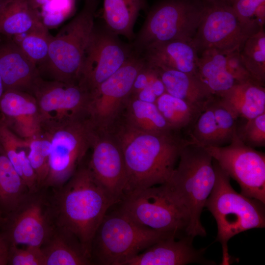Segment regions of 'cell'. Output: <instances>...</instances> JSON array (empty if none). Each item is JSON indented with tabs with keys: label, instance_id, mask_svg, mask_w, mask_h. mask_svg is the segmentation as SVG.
<instances>
[{
	"label": "cell",
	"instance_id": "obj_37",
	"mask_svg": "<svg viewBox=\"0 0 265 265\" xmlns=\"http://www.w3.org/2000/svg\"><path fill=\"white\" fill-rule=\"evenodd\" d=\"M28 146L21 147L18 151L17 172L24 181L29 192H35L41 188L38 185L36 174L28 158Z\"/></svg>",
	"mask_w": 265,
	"mask_h": 265
},
{
	"label": "cell",
	"instance_id": "obj_31",
	"mask_svg": "<svg viewBox=\"0 0 265 265\" xmlns=\"http://www.w3.org/2000/svg\"><path fill=\"white\" fill-rule=\"evenodd\" d=\"M24 35L12 40L32 62L40 66L47 59L52 35L44 24Z\"/></svg>",
	"mask_w": 265,
	"mask_h": 265
},
{
	"label": "cell",
	"instance_id": "obj_13",
	"mask_svg": "<svg viewBox=\"0 0 265 265\" xmlns=\"http://www.w3.org/2000/svg\"><path fill=\"white\" fill-rule=\"evenodd\" d=\"M131 44L105 25L95 24L86 48L79 84L90 92L117 71L133 53Z\"/></svg>",
	"mask_w": 265,
	"mask_h": 265
},
{
	"label": "cell",
	"instance_id": "obj_18",
	"mask_svg": "<svg viewBox=\"0 0 265 265\" xmlns=\"http://www.w3.org/2000/svg\"><path fill=\"white\" fill-rule=\"evenodd\" d=\"M0 116L9 129L23 139L29 140L42 131L36 100L27 92L5 90L0 100Z\"/></svg>",
	"mask_w": 265,
	"mask_h": 265
},
{
	"label": "cell",
	"instance_id": "obj_28",
	"mask_svg": "<svg viewBox=\"0 0 265 265\" xmlns=\"http://www.w3.org/2000/svg\"><path fill=\"white\" fill-rule=\"evenodd\" d=\"M24 181L0 145V208L6 216L28 194Z\"/></svg>",
	"mask_w": 265,
	"mask_h": 265
},
{
	"label": "cell",
	"instance_id": "obj_24",
	"mask_svg": "<svg viewBox=\"0 0 265 265\" xmlns=\"http://www.w3.org/2000/svg\"><path fill=\"white\" fill-rule=\"evenodd\" d=\"M43 25L35 0H6L0 8V35H21Z\"/></svg>",
	"mask_w": 265,
	"mask_h": 265
},
{
	"label": "cell",
	"instance_id": "obj_7",
	"mask_svg": "<svg viewBox=\"0 0 265 265\" xmlns=\"http://www.w3.org/2000/svg\"><path fill=\"white\" fill-rule=\"evenodd\" d=\"M203 0H161L148 11L131 45L139 54L156 43L182 40L192 41L202 17Z\"/></svg>",
	"mask_w": 265,
	"mask_h": 265
},
{
	"label": "cell",
	"instance_id": "obj_5",
	"mask_svg": "<svg viewBox=\"0 0 265 265\" xmlns=\"http://www.w3.org/2000/svg\"><path fill=\"white\" fill-rule=\"evenodd\" d=\"M172 235H183L144 226L118 209L106 213L96 232L91 247L92 264L125 265L152 245Z\"/></svg>",
	"mask_w": 265,
	"mask_h": 265
},
{
	"label": "cell",
	"instance_id": "obj_36",
	"mask_svg": "<svg viewBox=\"0 0 265 265\" xmlns=\"http://www.w3.org/2000/svg\"><path fill=\"white\" fill-rule=\"evenodd\" d=\"M9 265H44V256L40 247L26 246L25 248L10 245Z\"/></svg>",
	"mask_w": 265,
	"mask_h": 265
},
{
	"label": "cell",
	"instance_id": "obj_41",
	"mask_svg": "<svg viewBox=\"0 0 265 265\" xmlns=\"http://www.w3.org/2000/svg\"><path fill=\"white\" fill-rule=\"evenodd\" d=\"M9 244L0 231V265H7Z\"/></svg>",
	"mask_w": 265,
	"mask_h": 265
},
{
	"label": "cell",
	"instance_id": "obj_45",
	"mask_svg": "<svg viewBox=\"0 0 265 265\" xmlns=\"http://www.w3.org/2000/svg\"><path fill=\"white\" fill-rule=\"evenodd\" d=\"M6 0H0V8Z\"/></svg>",
	"mask_w": 265,
	"mask_h": 265
},
{
	"label": "cell",
	"instance_id": "obj_14",
	"mask_svg": "<svg viewBox=\"0 0 265 265\" xmlns=\"http://www.w3.org/2000/svg\"><path fill=\"white\" fill-rule=\"evenodd\" d=\"M144 64L142 57L134 51L117 71L90 92L88 112L96 128L107 130L119 118Z\"/></svg>",
	"mask_w": 265,
	"mask_h": 265
},
{
	"label": "cell",
	"instance_id": "obj_44",
	"mask_svg": "<svg viewBox=\"0 0 265 265\" xmlns=\"http://www.w3.org/2000/svg\"><path fill=\"white\" fill-rule=\"evenodd\" d=\"M206 0V1H221L223 2H227L230 4V1L231 0Z\"/></svg>",
	"mask_w": 265,
	"mask_h": 265
},
{
	"label": "cell",
	"instance_id": "obj_16",
	"mask_svg": "<svg viewBox=\"0 0 265 265\" xmlns=\"http://www.w3.org/2000/svg\"><path fill=\"white\" fill-rule=\"evenodd\" d=\"M91 157L87 165L97 181L119 203L127 184L125 163L120 147L108 130L95 127Z\"/></svg>",
	"mask_w": 265,
	"mask_h": 265
},
{
	"label": "cell",
	"instance_id": "obj_4",
	"mask_svg": "<svg viewBox=\"0 0 265 265\" xmlns=\"http://www.w3.org/2000/svg\"><path fill=\"white\" fill-rule=\"evenodd\" d=\"M215 181L205 205L215 219L216 240L222 249L221 265L231 263L228 242L235 236L245 231L265 227V204L238 193L230 184V177L213 159Z\"/></svg>",
	"mask_w": 265,
	"mask_h": 265
},
{
	"label": "cell",
	"instance_id": "obj_40",
	"mask_svg": "<svg viewBox=\"0 0 265 265\" xmlns=\"http://www.w3.org/2000/svg\"><path fill=\"white\" fill-rule=\"evenodd\" d=\"M263 2L265 0H231L230 5L241 19L257 23L254 20L255 14L258 6Z\"/></svg>",
	"mask_w": 265,
	"mask_h": 265
},
{
	"label": "cell",
	"instance_id": "obj_27",
	"mask_svg": "<svg viewBox=\"0 0 265 265\" xmlns=\"http://www.w3.org/2000/svg\"><path fill=\"white\" fill-rule=\"evenodd\" d=\"M119 117L130 126L143 132L159 133L173 131L155 103L143 101L131 95Z\"/></svg>",
	"mask_w": 265,
	"mask_h": 265
},
{
	"label": "cell",
	"instance_id": "obj_35",
	"mask_svg": "<svg viewBox=\"0 0 265 265\" xmlns=\"http://www.w3.org/2000/svg\"><path fill=\"white\" fill-rule=\"evenodd\" d=\"M211 105L219 130L222 146L228 145L236 131L237 119L218 97L215 96Z\"/></svg>",
	"mask_w": 265,
	"mask_h": 265
},
{
	"label": "cell",
	"instance_id": "obj_1",
	"mask_svg": "<svg viewBox=\"0 0 265 265\" xmlns=\"http://www.w3.org/2000/svg\"><path fill=\"white\" fill-rule=\"evenodd\" d=\"M107 130L123 154L127 174L124 194L166 183L188 141L174 131L153 133L137 130L120 117Z\"/></svg>",
	"mask_w": 265,
	"mask_h": 265
},
{
	"label": "cell",
	"instance_id": "obj_29",
	"mask_svg": "<svg viewBox=\"0 0 265 265\" xmlns=\"http://www.w3.org/2000/svg\"><path fill=\"white\" fill-rule=\"evenodd\" d=\"M155 104L171 128L179 132L192 127L204 109L165 92Z\"/></svg>",
	"mask_w": 265,
	"mask_h": 265
},
{
	"label": "cell",
	"instance_id": "obj_19",
	"mask_svg": "<svg viewBox=\"0 0 265 265\" xmlns=\"http://www.w3.org/2000/svg\"><path fill=\"white\" fill-rule=\"evenodd\" d=\"M0 75L5 91L16 90L31 94L41 78L38 67L10 38L0 42Z\"/></svg>",
	"mask_w": 265,
	"mask_h": 265
},
{
	"label": "cell",
	"instance_id": "obj_12",
	"mask_svg": "<svg viewBox=\"0 0 265 265\" xmlns=\"http://www.w3.org/2000/svg\"><path fill=\"white\" fill-rule=\"evenodd\" d=\"M239 185L240 193L265 204V155L245 144L236 131L228 145L204 147Z\"/></svg>",
	"mask_w": 265,
	"mask_h": 265
},
{
	"label": "cell",
	"instance_id": "obj_2",
	"mask_svg": "<svg viewBox=\"0 0 265 265\" xmlns=\"http://www.w3.org/2000/svg\"><path fill=\"white\" fill-rule=\"evenodd\" d=\"M50 195L55 225L74 234L90 257L92 242L109 209L118 202L81 163Z\"/></svg>",
	"mask_w": 265,
	"mask_h": 265
},
{
	"label": "cell",
	"instance_id": "obj_21",
	"mask_svg": "<svg viewBox=\"0 0 265 265\" xmlns=\"http://www.w3.org/2000/svg\"><path fill=\"white\" fill-rule=\"evenodd\" d=\"M41 248L44 256V265H92L90 257L77 237L55 224Z\"/></svg>",
	"mask_w": 265,
	"mask_h": 265
},
{
	"label": "cell",
	"instance_id": "obj_15",
	"mask_svg": "<svg viewBox=\"0 0 265 265\" xmlns=\"http://www.w3.org/2000/svg\"><path fill=\"white\" fill-rule=\"evenodd\" d=\"M31 94L37 103L41 128L88 115L91 93L79 84L41 78Z\"/></svg>",
	"mask_w": 265,
	"mask_h": 265
},
{
	"label": "cell",
	"instance_id": "obj_22",
	"mask_svg": "<svg viewBox=\"0 0 265 265\" xmlns=\"http://www.w3.org/2000/svg\"><path fill=\"white\" fill-rule=\"evenodd\" d=\"M152 66L157 70L166 92L173 96L204 110L215 97L196 75L167 68Z\"/></svg>",
	"mask_w": 265,
	"mask_h": 265
},
{
	"label": "cell",
	"instance_id": "obj_39",
	"mask_svg": "<svg viewBox=\"0 0 265 265\" xmlns=\"http://www.w3.org/2000/svg\"><path fill=\"white\" fill-rule=\"evenodd\" d=\"M159 78L155 68L144 61V65L134 80L131 95H134L145 87L152 85Z\"/></svg>",
	"mask_w": 265,
	"mask_h": 265
},
{
	"label": "cell",
	"instance_id": "obj_42",
	"mask_svg": "<svg viewBox=\"0 0 265 265\" xmlns=\"http://www.w3.org/2000/svg\"><path fill=\"white\" fill-rule=\"evenodd\" d=\"M5 91L3 81L0 75V100Z\"/></svg>",
	"mask_w": 265,
	"mask_h": 265
},
{
	"label": "cell",
	"instance_id": "obj_38",
	"mask_svg": "<svg viewBox=\"0 0 265 265\" xmlns=\"http://www.w3.org/2000/svg\"><path fill=\"white\" fill-rule=\"evenodd\" d=\"M226 60L228 71L238 83L252 80L242 61L239 51L226 53Z\"/></svg>",
	"mask_w": 265,
	"mask_h": 265
},
{
	"label": "cell",
	"instance_id": "obj_33",
	"mask_svg": "<svg viewBox=\"0 0 265 265\" xmlns=\"http://www.w3.org/2000/svg\"><path fill=\"white\" fill-rule=\"evenodd\" d=\"M29 140L28 158L36 174L40 188L43 186L49 171L50 140L47 133L42 130Z\"/></svg>",
	"mask_w": 265,
	"mask_h": 265
},
{
	"label": "cell",
	"instance_id": "obj_3",
	"mask_svg": "<svg viewBox=\"0 0 265 265\" xmlns=\"http://www.w3.org/2000/svg\"><path fill=\"white\" fill-rule=\"evenodd\" d=\"M213 158L201 146L188 140L180 154L179 163L163 184L187 213L186 234L206 236L201 215L215 181Z\"/></svg>",
	"mask_w": 265,
	"mask_h": 265
},
{
	"label": "cell",
	"instance_id": "obj_20",
	"mask_svg": "<svg viewBox=\"0 0 265 265\" xmlns=\"http://www.w3.org/2000/svg\"><path fill=\"white\" fill-rule=\"evenodd\" d=\"M139 54L151 65L197 75L198 53L192 41L176 40L152 44Z\"/></svg>",
	"mask_w": 265,
	"mask_h": 265
},
{
	"label": "cell",
	"instance_id": "obj_25",
	"mask_svg": "<svg viewBox=\"0 0 265 265\" xmlns=\"http://www.w3.org/2000/svg\"><path fill=\"white\" fill-rule=\"evenodd\" d=\"M197 76L216 97L238 83L227 69L226 53L215 49L205 50L198 53Z\"/></svg>",
	"mask_w": 265,
	"mask_h": 265
},
{
	"label": "cell",
	"instance_id": "obj_32",
	"mask_svg": "<svg viewBox=\"0 0 265 265\" xmlns=\"http://www.w3.org/2000/svg\"><path fill=\"white\" fill-rule=\"evenodd\" d=\"M211 102L200 113L190 132L189 140L203 147L222 146L220 132Z\"/></svg>",
	"mask_w": 265,
	"mask_h": 265
},
{
	"label": "cell",
	"instance_id": "obj_10",
	"mask_svg": "<svg viewBox=\"0 0 265 265\" xmlns=\"http://www.w3.org/2000/svg\"><path fill=\"white\" fill-rule=\"evenodd\" d=\"M262 27L255 22L241 19L227 2L205 0L192 42L198 53L210 49L224 53L240 51L247 39Z\"/></svg>",
	"mask_w": 265,
	"mask_h": 265
},
{
	"label": "cell",
	"instance_id": "obj_26",
	"mask_svg": "<svg viewBox=\"0 0 265 265\" xmlns=\"http://www.w3.org/2000/svg\"><path fill=\"white\" fill-rule=\"evenodd\" d=\"M146 7L145 0H104L105 25L114 33L131 41L133 27L140 10Z\"/></svg>",
	"mask_w": 265,
	"mask_h": 265
},
{
	"label": "cell",
	"instance_id": "obj_8",
	"mask_svg": "<svg viewBox=\"0 0 265 265\" xmlns=\"http://www.w3.org/2000/svg\"><path fill=\"white\" fill-rule=\"evenodd\" d=\"M49 136L50 151L48 176L43 186L55 189L73 175L90 149L95 127L84 116L42 128Z\"/></svg>",
	"mask_w": 265,
	"mask_h": 265
},
{
	"label": "cell",
	"instance_id": "obj_11",
	"mask_svg": "<svg viewBox=\"0 0 265 265\" xmlns=\"http://www.w3.org/2000/svg\"><path fill=\"white\" fill-rule=\"evenodd\" d=\"M46 189L29 192L19 205L5 216L0 231L9 245L41 247L55 226Z\"/></svg>",
	"mask_w": 265,
	"mask_h": 265
},
{
	"label": "cell",
	"instance_id": "obj_30",
	"mask_svg": "<svg viewBox=\"0 0 265 265\" xmlns=\"http://www.w3.org/2000/svg\"><path fill=\"white\" fill-rule=\"evenodd\" d=\"M239 54L252 80L265 85V32L264 27L247 39Z\"/></svg>",
	"mask_w": 265,
	"mask_h": 265
},
{
	"label": "cell",
	"instance_id": "obj_43",
	"mask_svg": "<svg viewBox=\"0 0 265 265\" xmlns=\"http://www.w3.org/2000/svg\"><path fill=\"white\" fill-rule=\"evenodd\" d=\"M5 218V216L0 208V229L4 223Z\"/></svg>",
	"mask_w": 265,
	"mask_h": 265
},
{
	"label": "cell",
	"instance_id": "obj_23",
	"mask_svg": "<svg viewBox=\"0 0 265 265\" xmlns=\"http://www.w3.org/2000/svg\"><path fill=\"white\" fill-rule=\"evenodd\" d=\"M218 97L237 119H250L265 112V86L253 80L237 83Z\"/></svg>",
	"mask_w": 265,
	"mask_h": 265
},
{
	"label": "cell",
	"instance_id": "obj_6",
	"mask_svg": "<svg viewBox=\"0 0 265 265\" xmlns=\"http://www.w3.org/2000/svg\"><path fill=\"white\" fill-rule=\"evenodd\" d=\"M98 0H84L80 12L54 36L48 56L38 67L52 80L79 84L85 51L95 24Z\"/></svg>",
	"mask_w": 265,
	"mask_h": 265
},
{
	"label": "cell",
	"instance_id": "obj_9",
	"mask_svg": "<svg viewBox=\"0 0 265 265\" xmlns=\"http://www.w3.org/2000/svg\"><path fill=\"white\" fill-rule=\"evenodd\" d=\"M118 209L138 223L154 230L187 234V212L164 184L124 195Z\"/></svg>",
	"mask_w": 265,
	"mask_h": 265
},
{
	"label": "cell",
	"instance_id": "obj_34",
	"mask_svg": "<svg viewBox=\"0 0 265 265\" xmlns=\"http://www.w3.org/2000/svg\"><path fill=\"white\" fill-rule=\"evenodd\" d=\"M239 138L252 148L265 146V112L247 119L240 127L236 128Z\"/></svg>",
	"mask_w": 265,
	"mask_h": 265
},
{
	"label": "cell",
	"instance_id": "obj_17",
	"mask_svg": "<svg viewBox=\"0 0 265 265\" xmlns=\"http://www.w3.org/2000/svg\"><path fill=\"white\" fill-rule=\"evenodd\" d=\"M193 238L187 234L171 235L135 256L125 265H215L205 257L207 248L196 249L193 246Z\"/></svg>",
	"mask_w": 265,
	"mask_h": 265
}]
</instances>
